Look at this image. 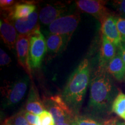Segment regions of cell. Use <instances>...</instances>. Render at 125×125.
<instances>
[{"instance_id": "obj_17", "label": "cell", "mask_w": 125, "mask_h": 125, "mask_svg": "<svg viewBox=\"0 0 125 125\" xmlns=\"http://www.w3.org/2000/svg\"><path fill=\"white\" fill-rule=\"evenodd\" d=\"M66 41L63 37L57 34H51L46 39L47 51L50 53H57L62 49Z\"/></svg>"}, {"instance_id": "obj_18", "label": "cell", "mask_w": 125, "mask_h": 125, "mask_svg": "<svg viewBox=\"0 0 125 125\" xmlns=\"http://www.w3.org/2000/svg\"><path fill=\"white\" fill-rule=\"evenodd\" d=\"M112 111L125 121V94L118 93L112 103Z\"/></svg>"}, {"instance_id": "obj_22", "label": "cell", "mask_w": 125, "mask_h": 125, "mask_svg": "<svg viewBox=\"0 0 125 125\" xmlns=\"http://www.w3.org/2000/svg\"><path fill=\"white\" fill-rule=\"evenodd\" d=\"M16 4L13 0H1L0 1V7L1 10L8 12Z\"/></svg>"}, {"instance_id": "obj_26", "label": "cell", "mask_w": 125, "mask_h": 125, "mask_svg": "<svg viewBox=\"0 0 125 125\" xmlns=\"http://www.w3.org/2000/svg\"><path fill=\"white\" fill-rule=\"evenodd\" d=\"M115 8L120 13L125 15V0L123 1H114Z\"/></svg>"}, {"instance_id": "obj_10", "label": "cell", "mask_w": 125, "mask_h": 125, "mask_svg": "<svg viewBox=\"0 0 125 125\" xmlns=\"http://www.w3.org/2000/svg\"><path fill=\"white\" fill-rule=\"evenodd\" d=\"M101 31L109 41L119 48L122 44V35L116 26V18L109 15L101 22Z\"/></svg>"}, {"instance_id": "obj_29", "label": "cell", "mask_w": 125, "mask_h": 125, "mask_svg": "<svg viewBox=\"0 0 125 125\" xmlns=\"http://www.w3.org/2000/svg\"><path fill=\"white\" fill-rule=\"evenodd\" d=\"M71 123H68V122H64V123H59V124L56 125H70Z\"/></svg>"}, {"instance_id": "obj_11", "label": "cell", "mask_w": 125, "mask_h": 125, "mask_svg": "<svg viewBox=\"0 0 125 125\" xmlns=\"http://www.w3.org/2000/svg\"><path fill=\"white\" fill-rule=\"evenodd\" d=\"M0 32L1 38L9 49L15 48L18 34L15 26L9 19L3 18L0 21Z\"/></svg>"}, {"instance_id": "obj_21", "label": "cell", "mask_w": 125, "mask_h": 125, "mask_svg": "<svg viewBox=\"0 0 125 125\" xmlns=\"http://www.w3.org/2000/svg\"><path fill=\"white\" fill-rule=\"evenodd\" d=\"M71 125H101L92 119L84 117H75L71 123Z\"/></svg>"}, {"instance_id": "obj_32", "label": "cell", "mask_w": 125, "mask_h": 125, "mask_svg": "<svg viewBox=\"0 0 125 125\" xmlns=\"http://www.w3.org/2000/svg\"><path fill=\"white\" fill-rule=\"evenodd\" d=\"M8 125V124H5V125Z\"/></svg>"}, {"instance_id": "obj_19", "label": "cell", "mask_w": 125, "mask_h": 125, "mask_svg": "<svg viewBox=\"0 0 125 125\" xmlns=\"http://www.w3.org/2000/svg\"><path fill=\"white\" fill-rule=\"evenodd\" d=\"M25 111H21L7 120L5 124L9 125H30L25 118Z\"/></svg>"}, {"instance_id": "obj_24", "label": "cell", "mask_w": 125, "mask_h": 125, "mask_svg": "<svg viewBox=\"0 0 125 125\" xmlns=\"http://www.w3.org/2000/svg\"><path fill=\"white\" fill-rule=\"evenodd\" d=\"M25 118L30 125H37L38 115L31 114L30 112L25 111Z\"/></svg>"}, {"instance_id": "obj_1", "label": "cell", "mask_w": 125, "mask_h": 125, "mask_svg": "<svg viewBox=\"0 0 125 125\" xmlns=\"http://www.w3.org/2000/svg\"><path fill=\"white\" fill-rule=\"evenodd\" d=\"M90 79L88 60L83 59L68 79L62 97L74 114L82 105Z\"/></svg>"}, {"instance_id": "obj_8", "label": "cell", "mask_w": 125, "mask_h": 125, "mask_svg": "<svg viewBox=\"0 0 125 125\" xmlns=\"http://www.w3.org/2000/svg\"><path fill=\"white\" fill-rule=\"evenodd\" d=\"M30 35H19L16 43V51L19 63L31 78V67L30 62Z\"/></svg>"}, {"instance_id": "obj_16", "label": "cell", "mask_w": 125, "mask_h": 125, "mask_svg": "<svg viewBox=\"0 0 125 125\" xmlns=\"http://www.w3.org/2000/svg\"><path fill=\"white\" fill-rule=\"evenodd\" d=\"M116 55V46L109 41L104 35L100 49V65L104 66Z\"/></svg>"}, {"instance_id": "obj_7", "label": "cell", "mask_w": 125, "mask_h": 125, "mask_svg": "<svg viewBox=\"0 0 125 125\" xmlns=\"http://www.w3.org/2000/svg\"><path fill=\"white\" fill-rule=\"evenodd\" d=\"M75 4L81 10L93 16L101 23L108 16V9L105 7V1L99 0H79Z\"/></svg>"}, {"instance_id": "obj_31", "label": "cell", "mask_w": 125, "mask_h": 125, "mask_svg": "<svg viewBox=\"0 0 125 125\" xmlns=\"http://www.w3.org/2000/svg\"><path fill=\"white\" fill-rule=\"evenodd\" d=\"M122 41L123 42L125 43V36H122Z\"/></svg>"}, {"instance_id": "obj_12", "label": "cell", "mask_w": 125, "mask_h": 125, "mask_svg": "<svg viewBox=\"0 0 125 125\" xmlns=\"http://www.w3.org/2000/svg\"><path fill=\"white\" fill-rule=\"evenodd\" d=\"M66 7L62 4H48L41 9L39 19L43 24H51L54 20L61 17L62 13L66 10Z\"/></svg>"}, {"instance_id": "obj_27", "label": "cell", "mask_w": 125, "mask_h": 125, "mask_svg": "<svg viewBox=\"0 0 125 125\" xmlns=\"http://www.w3.org/2000/svg\"><path fill=\"white\" fill-rule=\"evenodd\" d=\"M118 54L121 56L123 62L125 63V43H122L121 46L119 48Z\"/></svg>"}, {"instance_id": "obj_20", "label": "cell", "mask_w": 125, "mask_h": 125, "mask_svg": "<svg viewBox=\"0 0 125 125\" xmlns=\"http://www.w3.org/2000/svg\"><path fill=\"white\" fill-rule=\"evenodd\" d=\"M37 125H56L52 115L48 111H43L38 115Z\"/></svg>"}, {"instance_id": "obj_4", "label": "cell", "mask_w": 125, "mask_h": 125, "mask_svg": "<svg viewBox=\"0 0 125 125\" xmlns=\"http://www.w3.org/2000/svg\"><path fill=\"white\" fill-rule=\"evenodd\" d=\"M46 107L52 115L55 124L68 122L71 123L74 119V114L62 100V96H52L47 100Z\"/></svg>"}, {"instance_id": "obj_2", "label": "cell", "mask_w": 125, "mask_h": 125, "mask_svg": "<svg viewBox=\"0 0 125 125\" xmlns=\"http://www.w3.org/2000/svg\"><path fill=\"white\" fill-rule=\"evenodd\" d=\"M112 96V81L107 73L100 69L92 79L89 107L95 112L104 111L111 101Z\"/></svg>"}, {"instance_id": "obj_14", "label": "cell", "mask_w": 125, "mask_h": 125, "mask_svg": "<svg viewBox=\"0 0 125 125\" xmlns=\"http://www.w3.org/2000/svg\"><path fill=\"white\" fill-rule=\"evenodd\" d=\"M36 7L30 2L16 4L8 12L7 18L10 20H14L27 18L35 12Z\"/></svg>"}, {"instance_id": "obj_9", "label": "cell", "mask_w": 125, "mask_h": 125, "mask_svg": "<svg viewBox=\"0 0 125 125\" xmlns=\"http://www.w3.org/2000/svg\"><path fill=\"white\" fill-rule=\"evenodd\" d=\"M38 18V13L34 12L27 18L10 21L15 26L19 35H30L40 30Z\"/></svg>"}, {"instance_id": "obj_25", "label": "cell", "mask_w": 125, "mask_h": 125, "mask_svg": "<svg viewBox=\"0 0 125 125\" xmlns=\"http://www.w3.org/2000/svg\"><path fill=\"white\" fill-rule=\"evenodd\" d=\"M116 18V26L122 36H125V19Z\"/></svg>"}, {"instance_id": "obj_3", "label": "cell", "mask_w": 125, "mask_h": 125, "mask_svg": "<svg viewBox=\"0 0 125 125\" xmlns=\"http://www.w3.org/2000/svg\"><path fill=\"white\" fill-rule=\"evenodd\" d=\"M80 20V15L78 13L61 16L49 25L50 33L62 36L67 43V40L71 38Z\"/></svg>"}, {"instance_id": "obj_23", "label": "cell", "mask_w": 125, "mask_h": 125, "mask_svg": "<svg viewBox=\"0 0 125 125\" xmlns=\"http://www.w3.org/2000/svg\"><path fill=\"white\" fill-rule=\"evenodd\" d=\"M11 62V59L8 54L2 49H0V65L5 66L9 64Z\"/></svg>"}, {"instance_id": "obj_5", "label": "cell", "mask_w": 125, "mask_h": 125, "mask_svg": "<svg viewBox=\"0 0 125 125\" xmlns=\"http://www.w3.org/2000/svg\"><path fill=\"white\" fill-rule=\"evenodd\" d=\"M29 82L28 76L20 78L10 85H7L2 89L4 97L5 105L11 107L18 104L23 98L27 91Z\"/></svg>"}, {"instance_id": "obj_30", "label": "cell", "mask_w": 125, "mask_h": 125, "mask_svg": "<svg viewBox=\"0 0 125 125\" xmlns=\"http://www.w3.org/2000/svg\"><path fill=\"white\" fill-rule=\"evenodd\" d=\"M116 125H125V122H118L116 123Z\"/></svg>"}, {"instance_id": "obj_28", "label": "cell", "mask_w": 125, "mask_h": 125, "mask_svg": "<svg viewBox=\"0 0 125 125\" xmlns=\"http://www.w3.org/2000/svg\"><path fill=\"white\" fill-rule=\"evenodd\" d=\"M116 121L115 119H112L108 120L104 123V125H116Z\"/></svg>"}, {"instance_id": "obj_13", "label": "cell", "mask_w": 125, "mask_h": 125, "mask_svg": "<svg viewBox=\"0 0 125 125\" xmlns=\"http://www.w3.org/2000/svg\"><path fill=\"white\" fill-rule=\"evenodd\" d=\"M26 111L38 115L42 113L45 109V105L41 100L37 88L34 85L31 86L26 104Z\"/></svg>"}, {"instance_id": "obj_15", "label": "cell", "mask_w": 125, "mask_h": 125, "mask_svg": "<svg viewBox=\"0 0 125 125\" xmlns=\"http://www.w3.org/2000/svg\"><path fill=\"white\" fill-rule=\"evenodd\" d=\"M107 69L118 81H122L125 78V63L119 54H116L108 62Z\"/></svg>"}, {"instance_id": "obj_6", "label": "cell", "mask_w": 125, "mask_h": 125, "mask_svg": "<svg viewBox=\"0 0 125 125\" xmlns=\"http://www.w3.org/2000/svg\"><path fill=\"white\" fill-rule=\"evenodd\" d=\"M46 50V40L40 30L30 35V62L31 68L37 69L40 68Z\"/></svg>"}]
</instances>
